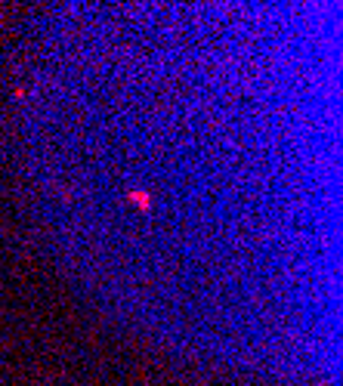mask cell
Masks as SVG:
<instances>
[{"instance_id": "obj_1", "label": "cell", "mask_w": 343, "mask_h": 386, "mask_svg": "<svg viewBox=\"0 0 343 386\" xmlns=\"http://www.w3.org/2000/svg\"><path fill=\"white\" fill-rule=\"evenodd\" d=\"M127 198H130V201H136V210H143V213H148V207H152V198H148L145 195V192H127Z\"/></svg>"}]
</instances>
